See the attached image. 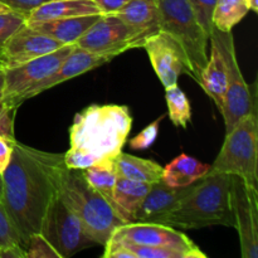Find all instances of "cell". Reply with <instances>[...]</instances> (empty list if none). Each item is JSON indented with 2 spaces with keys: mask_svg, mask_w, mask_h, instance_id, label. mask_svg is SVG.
Returning <instances> with one entry per match:
<instances>
[{
  "mask_svg": "<svg viewBox=\"0 0 258 258\" xmlns=\"http://www.w3.org/2000/svg\"><path fill=\"white\" fill-rule=\"evenodd\" d=\"M133 126L127 106L90 105L78 113L70 128L71 148L64 153L67 169L85 170L113 164L122 151Z\"/></svg>",
  "mask_w": 258,
  "mask_h": 258,
  "instance_id": "obj_2",
  "label": "cell"
},
{
  "mask_svg": "<svg viewBox=\"0 0 258 258\" xmlns=\"http://www.w3.org/2000/svg\"><path fill=\"white\" fill-rule=\"evenodd\" d=\"M92 14H101L92 0H49L28 15L27 24Z\"/></svg>",
  "mask_w": 258,
  "mask_h": 258,
  "instance_id": "obj_20",
  "label": "cell"
},
{
  "mask_svg": "<svg viewBox=\"0 0 258 258\" xmlns=\"http://www.w3.org/2000/svg\"><path fill=\"white\" fill-rule=\"evenodd\" d=\"M2 186H3V184H2V175H0V197H2Z\"/></svg>",
  "mask_w": 258,
  "mask_h": 258,
  "instance_id": "obj_41",
  "label": "cell"
},
{
  "mask_svg": "<svg viewBox=\"0 0 258 258\" xmlns=\"http://www.w3.org/2000/svg\"><path fill=\"white\" fill-rule=\"evenodd\" d=\"M148 38L115 14H102L75 43L78 48L113 59L130 49L143 48Z\"/></svg>",
  "mask_w": 258,
  "mask_h": 258,
  "instance_id": "obj_8",
  "label": "cell"
},
{
  "mask_svg": "<svg viewBox=\"0 0 258 258\" xmlns=\"http://www.w3.org/2000/svg\"><path fill=\"white\" fill-rule=\"evenodd\" d=\"M27 23V17L13 10L0 12V67H2L3 53L9 38ZM3 68V67H2Z\"/></svg>",
  "mask_w": 258,
  "mask_h": 258,
  "instance_id": "obj_28",
  "label": "cell"
},
{
  "mask_svg": "<svg viewBox=\"0 0 258 258\" xmlns=\"http://www.w3.org/2000/svg\"><path fill=\"white\" fill-rule=\"evenodd\" d=\"M17 139H9L5 136H0V175L5 171L12 160L14 144Z\"/></svg>",
  "mask_w": 258,
  "mask_h": 258,
  "instance_id": "obj_35",
  "label": "cell"
},
{
  "mask_svg": "<svg viewBox=\"0 0 258 258\" xmlns=\"http://www.w3.org/2000/svg\"><path fill=\"white\" fill-rule=\"evenodd\" d=\"M39 233L52 244L60 258L96 244L77 216L58 197L45 213Z\"/></svg>",
  "mask_w": 258,
  "mask_h": 258,
  "instance_id": "obj_9",
  "label": "cell"
},
{
  "mask_svg": "<svg viewBox=\"0 0 258 258\" xmlns=\"http://www.w3.org/2000/svg\"><path fill=\"white\" fill-rule=\"evenodd\" d=\"M108 241H111V239H108ZM116 243L125 246L133 253L134 258H194L190 252L173 248V247H149L125 243V242H116Z\"/></svg>",
  "mask_w": 258,
  "mask_h": 258,
  "instance_id": "obj_27",
  "label": "cell"
},
{
  "mask_svg": "<svg viewBox=\"0 0 258 258\" xmlns=\"http://www.w3.org/2000/svg\"><path fill=\"white\" fill-rule=\"evenodd\" d=\"M0 258H25V249L19 244L8 247L0 251Z\"/></svg>",
  "mask_w": 258,
  "mask_h": 258,
  "instance_id": "obj_37",
  "label": "cell"
},
{
  "mask_svg": "<svg viewBox=\"0 0 258 258\" xmlns=\"http://www.w3.org/2000/svg\"><path fill=\"white\" fill-rule=\"evenodd\" d=\"M244 2H246L248 10H252L254 13L258 12V0H244Z\"/></svg>",
  "mask_w": 258,
  "mask_h": 258,
  "instance_id": "obj_38",
  "label": "cell"
},
{
  "mask_svg": "<svg viewBox=\"0 0 258 258\" xmlns=\"http://www.w3.org/2000/svg\"><path fill=\"white\" fill-rule=\"evenodd\" d=\"M47 2H49V0H0V4L4 5L7 9L28 17L35 8Z\"/></svg>",
  "mask_w": 258,
  "mask_h": 258,
  "instance_id": "obj_34",
  "label": "cell"
},
{
  "mask_svg": "<svg viewBox=\"0 0 258 258\" xmlns=\"http://www.w3.org/2000/svg\"><path fill=\"white\" fill-rule=\"evenodd\" d=\"M59 198L80 218L96 244L105 246L112 232L127 223L105 198L88 185L81 170L64 171Z\"/></svg>",
  "mask_w": 258,
  "mask_h": 258,
  "instance_id": "obj_4",
  "label": "cell"
},
{
  "mask_svg": "<svg viewBox=\"0 0 258 258\" xmlns=\"http://www.w3.org/2000/svg\"><path fill=\"white\" fill-rule=\"evenodd\" d=\"M211 37H213L218 43L227 64L228 83H227V90L219 111L223 115L226 133H228L244 116L257 110L256 83L253 86H248L244 81L238 59H237L232 32H221L214 28Z\"/></svg>",
  "mask_w": 258,
  "mask_h": 258,
  "instance_id": "obj_7",
  "label": "cell"
},
{
  "mask_svg": "<svg viewBox=\"0 0 258 258\" xmlns=\"http://www.w3.org/2000/svg\"><path fill=\"white\" fill-rule=\"evenodd\" d=\"M211 165L203 164L198 159L186 154H180L173 161L164 166L163 181L173 188L189 186L209 173Z\"/></svg>",
  "mask_w": 258,
  "mask_h": 258,
  "instance_id": "obj_22",
  "label": "cell"
},
{
  "mask_svg": "<svg viewBox=\"0 0 258 258\" xmlns=\"http://www.w3.org/2000/svg\"><path fill=\"white\" fill-rule=\"evenodd\" d=\"M188 2L199 24L208 34V37H211L212 32L214 30L213 13L217 0H188Z\"/></svg>",
  "mask_w": 258,
  "mask_h": 258,
  "instance_id": "obj_29",
  "label": "cell"
},
{
  "mask_svg": "<svg viewBox=\"0 0 258 258\" xmlns=\"http://www.w3.org/2000/svg\"><path fill=\"white\" fill-rule=\"evenodd\" d=\"M67 170L64 154L48 153L15 141L12 160L2 174V201L22 246L40 226L59 197Z\"/></svg>",
  "mask_w": 258,
  "mask_h": 258,
  "instance_id": "obj_1",
  "label": "cell"
},
{
  "mask_svg": "<svg viewBox=\"0 0 258 258\" xmlns=\"http://www.w3.org/2000/svg\"><path fill=\"white\" fill-rule=\"evenodd\" d=\"M165 101L169 110V118L176 127L186 128L191 120L190 101L178 85L165 88Z\"/></svg>",
  "mask_w": 258,
  "mask_h": 258,
  "instance_id": "obj_26",
  "label": "cell"
},
{
  "mask_svg": "<svg viewBox=\"0 0 258 258\" xmlns=\"http://www.w3.org/2000/svg\"><path fill=\"white\" fill-rule=\"evenodd\" d=\"M191 185L184 188H173L166 185L163 180L151 184L150 190L134 212L131 222L159 223L161 218L188 194Z\"/></svg>",
  "mask_w": 258,
  "mask_h": 258,
  "instance_id": "obj_16",
  "label": "cell"
},
{
  "mask_svg": "<svg viewBox=\"0 0 258 258\" xmlns=\"http://www.w3.org/2000/svg\"><path fill=\"white\" fill-rule=\"evenodd\" d=\"M17 244L22 246V242H20L19 236H18L17 231L13 227L9 217L5 212L4 206L0 201V251L8 248V247L17 246Z\"/></svg>",
  "mask_w": 258,
  "mask_h": 258,
  "instance_id": "obj_32",
  "label": "cell"
},
{
  "mask_svg": "<svg viewBox=\"0 0 258 258\" xmlns=\"http://www.w3.org/2000/svg\"><path fill=\"white\" fill-rule=\"evenodd\" d=\"M101 15L102 14L60 18V19L32 23L28 25L63 44H75L97 22Z\"/></svg>",
  "mask_w": 258,
  "mask_h": 258,
  "instance_id": "obj_18",
  "label": "cell"
},
{
  "mask_svg": "<svg viewBox=\"0 0 258 258\" xmlns=\"http://www.w3.org/2000/svg\"><path fill=\"white\" fill-rule=\"evenodd\" d=\"M113 170L120 178L154 184L163 180L164 168L154 160L138 158L121 151L113 160Z\"/></svg>",
  "mask_w": 258,
  "mask_h": 258,
  "instance_id": "obj_21",
  "label": "cell"
},
{
  "mask_svg": "<svg viewBox=\"0 0 258 258\" xmlns=\"http://www.w3.org/2000/svg\"><path fill=\"white\" fill-rule=\"evenodd\" d=\"M100 9L101 14H115L128 0H92Z\"/></svg>",
  "mask_w": 258,
  "mask_h": 258,
  "instance_id": "obj_36",
  "label": "cell"
},
{
  "mask_svg": "<svg viewBox=\"0 0 258 258\" xmlns=\"http://www.w3.org/2000/svg\"><path fill=\"white\" fill-rule=\"evenodd\" d=\"M75 47V44H66L58 48L57 50L28 60L17 67L5 68L3 97L7 98L12 105L18 107L14 103L15 98L28 88L34 86L35 83L40 82L44 78L49 77L53 72H55L60 63L70 55Z\"/></svg>",
  "mask_w": 258,
  "mask_h": 258,
  "instance_id": "obj_12",
  "label": "cell"
},
{
  "mask_svg": "<svg viewBox=\"0 0 258 258\" xmlns=\"http://www.w3.org/2000/svg\"><path fill=\"white\" fill-rule=\"evenodd\" d=\"M231 176L226 173L209 171L191 185L188 194L159 223L181 229H201L212 226L234 228Z\"/></svg>",
  "mask_w": 258,
  "mask_h": 258,
  "instance_id": "obj_3",
  "label": "cell"
},
{
  "mask_svg": "<svg viewBox=\"0 0 258 258\" xmlns=\"http://www.w3.org/2000/svg\"><path fill=\"white\" fill-rule=\"evenodd\" d=\"M150 188L151 184L117 176L115 188H113V201H115L120 216L127 223L131 222L134 212L140 206Z\"/></svg>",
  "mask_w": 258,
  "mask_h": 258,
  "instance_id": "obj_23",
  "label": "cell"
},
{
  "mask_svg": "<svg viewBox=\"0 0 258 258\" xmlns=\"http://www.w3.org/2000/svg\"><path fill=\"white\" fill-rule=\"evenodd\" d=\"M63 43L38 32L25 23L8 40L3 53V70L17 67L34 58L57 50Z\"/></svg>",
  "mask_w": 258,
  "mask_h": 258,
  "instance_id": "obj_15",
  "label": "cell"
},
{
  "mask_svg": "<svg viewBox=\"0 0 258 258\" xmlns=\"http://www.w3.org/2000/svg\"><path fill=\"white\" fill-rule=\"evenodd\" d=\"M3 10H9V9H7V8H5L4 5L0 4V12H3Z\"/></svg>",
  "mask_w": 258,
  "mask_h": 258,
  "instance_id": "obj_40",
  "label": "cell"
},
{
  "mask_svg": "<svg viewBox=\"0 0 258 258\" xmlns=\"http://www.w3.org/2000/svg\"><path fill=\"white\" fill-rule=\"evenodd\" d=\"M115 15L143 33L146 38L160 32L161 19L158 0H128Z\"/></svg>",
  "mask_w": 258,
  "mask_h": 258,
  "instance_id": "obj_19",
  "label": "cell"
},
{
  "mask_svg": "<svg viewBox=\"0 0 258 258\" xmlns=\"http://www.w3.org/2000/svg\"><path fill=\"white\" fill-rule=\"evenodd\" d=\"M209 40H211V54L202 70L198 83L203 88L204 92L213 100L217 107L221 110L224 93L227 90V83H228L227 64L217 40L213 37H209Z\"/></svg>",
  "mask_w": 258,
  "mask_h": 258,
  "instance_id": "obj_17",
  "label": "cell"
},
{
  "mask_svg": "<svg viewBox=\"0 0 258 258\" xmlns=\"http://www.w3.org/2000/svg\"><path fill=\"white\" fill-rule=\"evenodd\" d=\"M81 171H82L83 178L87 181L88 185L93 190L97 191L102 198H105L118 213L117 207L113 201V188H115L116 180H117V175L113 170V164L93 165Z\"/></svg>",
  "mask_w": 258,
  "mask_h": 258,
  "instance_id": "obj_24",
  "label": "cell"
},
{
  "mask_svg": "<svg viewBox=\"0 0 258 258\" xmlns=\"http://www.w3.org/2000/svg\"><path fill=\"white\" fill-rule=\"evenodd\" d=\"M108 239L149 247H173L190 252L194 258H207V254L186 234L161 223L128 222L117 227Z\"/></svg>",
  "mask_w": 258,
  "mask_h": 258,
  "instance_id": "obj_11",
  "label": "cell"
},
{
  "mask_svg": "<svg viewBox=\"0 0 258 258\" xmlns=\"http://www.w3.org/2000/svg\"><path fill=\"white\" fill-rule=\"evenodd\" d=\"M244 0H217L213 13V25L221 32H232L248 13Z\"/></svg>",
  "mask_w": 258,
  "mask_h": 258,
  "instance_id": "obj_25",
  "label": "cell"
},
{
  "mask_svg": "<svg viewBox=\"0 0 258 258\" xmlns=\"http://www.w3.org/2000/svg\"><path fill=\"white\" fill-rule=\"evenodd\" d=\"M258 116L257 110L244 116L233 128L226 133V139L211 173L237 175L251 185H258Z\"/></svg>",
  "mask_w": 258,
  "mask_h": 258,
  "instance_id": "obj_5",
  "label": "cell"
},
{
  "mask_svg": "<svg viewBox=\"0 0 258 258\" xmlns=\"http://www.w3.org/2000/svg\"><path fill=\"white\" fill-rule=\"evenodd\" d=\"M18 107L9 102L7 98L0 97V136L15 139L14 115Z\"/></svg>",
  "mask_w": 258,
  "mask_h": 258,
  "instance_id": "obj_33",
  "label": "cell"
},
{
  "mask_svg": "<svg viewBox=\"0 0 258 258\" xmlns=\"http://www.w3.org/2000/svg\"><path fill=\"white\" fill-rule=\"evenodd\" d=\"M110 60H112V58L108 57V55L95 54V53L81 49V48L76 45L72 52L70 53V55L60 63V66L55 72H53L49 77L44 78L40 82L35 83L34 86L28 88L27 91H24L22 95L15 98L14 103L19 107L24 101L35 97L39 93L44 92V91L49 90V88L54 87V86L59 85V83L78 77V76L83 75V73L88 72V71L96 70V68L108 63Z\"/></svg>",
  "mask_w": 258,
  "mask_h": 258,
  "instance_id": "obj_14",
  "label": "cell"
},
{
  "mask_svg": "<svg viewBox=\"0 0 258 258\" xmlns=\"http://www.w3.org/2000/svg\"><path fill=\"white\" fill-rule=\"evenodd\" d=\"M231 203L234 228L243 258L258 257V190L237 175L231 176Z\"/></svg>",
  "mask_w": 258,
  "mask_h": 258,
  "instance_id": "obj_10",
  "label": "cell"
},
{
  "mask_svg": "<svg viewBox=\"0 0 258 258\" xmlns=\"http://www.w3.org/2000/svg\"><path fill=\"white\" fill-rule=\"evenodd\" d=\"M164 118V116H160L158 120H155L154 122L149 123L140 134L135 136V138L131 139L128 141V145L134 150H148L150 149V146L155 143L156 138L159 135V127H160V122Z\"/></svg>",
  "mask_w": 258,
  "mask_h": 258,
  "instance_id": "obj_31",
  "label": "cell"
},
{
  "mask_svg": "<svg viewBox=\"0 0 258 258\" xmlns=\"http://www.w3.org/2000/svg\"><path fill=\"white\" fill-rule=\"evenodd\" d=\"M160 30L173 37L185 52L190 76L198 82L208 60L209 37L197 20L188 0H158Z\"/></svg>",
  "mask_w": 258,
  "mask_h": 258,
  "instance_id": "obj_6",
  "label": "cell"
},
{
  "mask_svg": "<svg viewBox=\"0 0 258 258\" xmlns=\"http://www.w3.org/2000/svg\"><path fill=\"white\" fill-rule=\"evenodd\" d=\"M143 48L148 53L151 66L164 88L178 85L179 78L184 73L190 75L185 52L181 45L165 32L160 30L149 37Z\"/></svg>",
  "mask_w": 258,
  "mask_h": 258,
  "instance_id": "obj_13",
  "label": "cell"
},
{
  "mask_svg": "<svg viewBox=\"0 0 258 258\" xmlns=\"http://www.w3.org/2000/svg\"><path fill=\"white\" fill-rule=\"evenodd\" d=\"M3 91H4V70L0 67V97H3Z\"/></svg>",
  "mask_w": 258,
  "mask_h": 258,
  "instance_id": "obj_39",
  "label": "cell"
},
{
  "mask_svg": "<svg viewBox=\"0 0 258 258\" xmlns=\"http://www.w3.org/2000/svg\"><path fill=\"white\" fill-rule=\"evenodd\" d=\"M25 258H60V256L38 232L28 238L25 244Z\"/></svg>",
  "mask_w": 258,
  "mask_h": 258,
  "instance_id": "obj_30",
  "label": "cell"
}]
</instances>
